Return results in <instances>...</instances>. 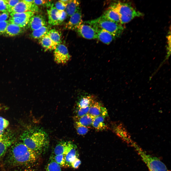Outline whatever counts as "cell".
<instances>
[{
  "label": "cell",
  "mask_w": 171,
  "mask_h": 171,
  "mask_svg": "<svg viewBox=\"0 0 171 171\" xmlns=\"http://www.w3.org/2000/svg\"><path fill=\"white\" fill-rule=\"evenodd\" d=\"M39 156L21 141L15 142L4 157L3 163L9 169L31 167L38 160Z\"/></svg>",
  "instance_id": "obj_1"
},
{
  "label": "cell",
  "mask_w": 171,
  "mask_h": 171,
  "mask_svg": "<svg viewBox=\"0 0 171 171\" xmlns=\"http://www.w3.org/2000/svg\"><path fill=\"white\" fill-rule=\"evenodd\" d=\"M21 141L39 156L44 152L49 144L48 135L42 129L35 127L25 131L21 135Z\"/></svg>",
  "instance_id": "obj_2"
},
{
  "label": "cell",
  "mask_w": 171,
  "mask_h": 171,
  "mask_svg": "<svg viewBox=\"0 0 171 171\" xmlns=\"http://www.w3.org/2000/svg\"><path fill=\"white\" fill-rule=\"evenodd\" d=\"M85 22V24L89 25L94 28L104 29L112 34L116 38L121 35L124 28L121 24L109 20L103 15L96 19Z\"/></svg>",
  "instance_id": "obj_3"
},
{
  "label": "cell",
  "mask_w": 171,
  "mask_h": 171,
  "mask_svg": "<svg viewBox=\"0 0 171 171\" xmlns=\"http://www.w3.org/2000/svg\"><path fill=\"white\" fill-rule=\"evenodd\" d=\"M111 6L119 14L122 25L128 23L136 17L143 15V13L135 9L129 3L119 2Z\"/></svg>",
  "instance_id": "obj_4"
},
{
  "label": "cell",
  "mask_w": 171,
  "mask_h": 171,
  "mask_svg": "<svg viewBox=\"0 0 171 171\" xmlns=\"http://www.w3.org/2000/svg\"><path fill=\"white\" fill-rule=\"evenodd\" d=\"M131 145L150 171H169L165 165L158 158L147 153L134 142Z\"/></svg>",
  "instance_id": "obj_5"
},
{
  "label": "cell",
  "mask_w": 171,
  "mask_h": 171,
  "mask_svg": "<svg viewBox=\"0 0 171 171\" xmlns=\"http://www.w3.org/2000/svg\"><path fill=\"white\" fill-rule=\"evenodd\" d=\"M54 50V59L57 63L64 64L70 59L71 56L67 47L64 45L60 44L57 46Z\"/></svg>",
  "instance_id": "obj_6"
},
{
  "label": "cell",
  "mask_w": 171,
  "mask_h": 171,
  "mask_svg": "<svg viewBox=\"0 0 171 171\" xmlns=\"http://www.w3.org/2000/svg\"><path fill=\"white\" fill-rule=\"evenodd\" d=\"M39 10L38 6L34 4L28 2L25 0H21L11 9L10 13H21L28 11L35 13L38 12Z\"/></svg>",
  "instance_id": "obj_7"
},
{
  "label": "cell",
  "mask_w": 171,
  "mask_h": 171,
  "mask_svg": "<svg viewBox=\"0 0 171 171\" xmlns=\"http://www.w3.org/2000/svg\"><path fill=\"white\" fill-rule=\"evenodd\" d=\"M15 138L10 133H4L0 138V159L3 158L7 150L15 142Z\"/></svg>",
  "instance_id": "obj_8"
},
{
  "label": "cell",
  "mask_w": 171,
  "mask_h": 171,
  "mask_svg": "<svg viewBox=\"0 0 171 171\" xmlns=\"http://www.w3.org/2000/svg\"><path fill=\"white\" fill-rule=\"evenodd\" d=\"M76 30L79 35L85 38L91 39L97 38L96 30L88 24H82Z\"/></svg>",
  "instance_id": "obj_9"
},
{
  "label": "cell",
  "mask_w": 171,
  "mask_h": 171,
  "mask_svg": "<svg viewBox=\"0 0 171 171\" xmlns=\"http://www.w3.org/2000/svg\"><path fill=\"white\" fill-rule=\"evenodd\" d=\"M70 17L69 21L66 25L65 28L68 29L76 30L83 23L80 9Z\"/></svg>",
  "instance_id": "obj_10"
},
{
  "label": "cell",
  "mask_w": 171,
  "mask_h": 171,
  "mask_svg": "<svg viewBox=\"0 0 171 171\" xmlns=\"http://www.w3.org/2000/svg\"><path fill=\"white\" fill-rule=\"evenodd\" d=\"M88 114L95 117L102 116H108L106 109L101 103L95 101L90 106Z\"/></svg>",
  "instance_id": "obj_11"
},
{
  "label": "cell",
  "mask_w": 171,
  "mask_h": 171,
  "mask_svg": "<svg viewBox=\"0 0 171 171\" xmlns=\"http://www.w3.org/2000/svg\"><path fill=\"white\" fill-rule=\"evenodd\" d=\"M46 22L44 17L42 15H33L30 19L28 24V27L33 31L46 25Z\"/></svg>",
  "instance_id": "obj_12"
},
{
  "label": "cell",
  "mask_w": 171,
  "mask_h": 171,
  "mask_svg": "<svg viewBox=\"0 0 171 171\" xmlns=\"http://www.w3.org/2000/svg\"><path fill=\"white\" fill-rule=\"evenodd\" d=\"M94 28L97 33L96 38L104 43L109 44L117 38L114 35L104 29Z\"/></svg>",
  "instance_id": "obj_13"
},
{
  "label": "cell",
  "mask_w": 171,
  "mask_h": 171,
  "mask_svg": "<svg viewBox=\"0 0 171 171\" xmlns=\"http://www.w3.org/2000/svg\"><path fill=\"white\" fill-rule=\"evenodd\" d=\"M73 143L71 141H62L56 146L54 151L55 155H65L71 149Z\"/></svg>",
  "instance_id": "obj_14"
},
{
  "label": "cell",
  "mask_w": 171,
  "mask_h": 171,
  "mask_svg": "<svg viewBox=\"0 0 171 171\" xmlns=\"http://www.w3.org/2000/svg\"><path fill=\"white\" fill-rule=\"evenodd\" d=\"M48 17V23L50 25H59L58 10L52 4L50 8L47 10Z\"/></svg>",
  "instance_id": "obj_15"
},
{
  "label": "cell",
  "mask_w": 171,
  "mask_h": 171,
  "mask_svg": "<svg viewBox=\"0 0 171 171\" xmlns=\"http://www.w3.org/2000/svg\"><path fill=\"white\" fill-rule=\"evenodd\" d=\"M67 167L71 166V164L79 156L77 147L74 143L69 152L64 155Z\"/></svg>",
  "instance_id": "obj_16"
},
{
  "label": "cell",
  "mask_w": 171,
  "mask_h": 171,
  "mask_svg": "<svg viewBox=\"0 0 171 171\" xmlns=\"http://www.w3.org/2000/svg\"><path fill=\"white\" fill-rule=\"evenodd\" d=\"M95 101V97L92 95H82L77 103V107L79 108L86 107L90 106Z\"/></svg>",
  "instance_id": "obj_17"
},
{
  "label": "cell",
  "mask_w": 171,
  "mask_h": 171,
  "mask_svg": "<svg viewBox=\"0 0 171 171\" xmlns=\"http://www.w3.org/2000/svg\"><path fill=\"white\" fill-rule=\"evenodd\" d=\"M105 117L99 116L95 117L93 122L92 126L98 131H103L109 129L108 125L105 123Z\"/></svg>",
  "instance_id": "obj_18"
},
{
  "label": "cell",
  "mask_w": 171,
  "mask_h": 171,
  "mask_svg": "<svg viewBox=\"0 0 171 171\" xmlns=\"http://www.w3.org/2000/svg\"><path fill=\"white\" fill-rule=\"evenodd\" d=\"M80 4V2L78 0H69L65 11L67 15L71 17L79 10Z\"/></svg>",
  "instance_id": "obj_19"
},
{
  "label": "cell",
  "mask_w": 171,
  "mask_h": 171,
  "mask_svg": "<svg viewBox=\"0 0 171 171\" xmlns=\"http://www.w3.org/2000/svg\"><path fill=\"white\" fill-rule=\"evenodd\" d=\"M22 28L16 24L10 23L7 26L3 34L7 36H16L19 35L23 32Z\"/></svg>",
  "instance_id": "obj_20"
},
{
  "label": "cell",
  "mask_w": 171,
  "mask_h": 171,
  "mask_svg": "<svg viewBox=\"0 0 171 171\" xmlns=\"http://www.w3.org/2000/svg\"><path fill=\"white\" fill-rule=\"evenodd\" d=\"M102 15L109 20L120 24V16L119 14L111 6L106 10Z\"/></svg>",
  "instance_id": "obj_21"
},
{
  "label": "cell",
  "mask_w": 171,
  "mask_h": 171,
  "mask_svg": "<svg viewBox=\"0 0 171 171\" xmlns=\"http://www.w3.org/2000/svg\"><path fill=\"white\" fill-rule=\"evenodd\" d=\"M95 118L87 114L79 117L74 116L73 118L75 122H77L83 126L90 128Z\"/></svg>",
  "instance_id": "obj_22"
},
{
  "label": "cell",
  "mask_w": 171,
  "mask_h": 171,
  "mask_svg": "<svg viewBox=\"0 0 171 171\" xmlns=\"http://www.w3.org/2000/svg\"><path fill=\"white\" fill-rule=\"evenodd\" d=\"M39 42L42 46L46 50L51 51L54 50L57 46L54 44L47 34L39 39Z\"/></svg>",
  "instance_id": "obj_23"
},
{
  "label": "cell",
  "mask_w": 171,
  "mask_h": 171,
  "mask_svg": "<svg viewBox=\"0 0 171 171\" xmlns=\"http://www.w3.org/2000/svg\"><path fill=\"white\" fill-rule=\"evenodd\" d=\"M50 29V26L44 25L38 29L33 31L30 36L33 38L39 39L47 34Z\"/></svg>",
  "instance_id": "obj_24"
},
{
  "label": "cell",
  "mask_w": 171,
  "mask_h": 171,
  "mask_svg": "<svg viewBox=\"0 0 171 171\" xmlns=\"http://www.w3.org/2000/svg\"><path fill=\"white\" fill-rule=\"evenodd\" d=\"M47 34L55 46H57L61 44L62 41L61 34L58 31L55 29H50Z\"/></svg>",
  "instance_id": "obj_25"
},
{
  "label": "cell",
  "mask_w": 171,
  "mask_h": 171,
  "mask_svg": "<svg viewBox=\"0 0 171 171\" xmlns=\"http://www.w3.org/2000/svg\"><path fill=\"white\" fill-rule=\"evenodd\" d=\"M30 19L17 17H10L9 20L10 23L16 24L23 28L28 24Z\"/></svg>",
  "instance_id": "obj_26"
},
{
  "label": "cell",
  "mask_w": 171,
  "mask_h": 171,
  "mask_svg": "<svg viewBox=\"0 0 171 171\" xmlns=\"http://www.w3.org/2000/svg\"><path fill=\"white\" fill-rule=\"evenodd\" d=\"M50 159L45 171H61V167L54 160L52 157Z\"/></svg>",
  "instance_id": "obj_27"
},
{
  "label": "cell",
  "mask_w": 171,
  "mask_h": 171,
  "mask_svg": "<svg viewBox=\"0 0 171 171\" xmlns=\"http://www.w3.org/2000/svg\"><path fill=\"white\" fill-rule=\"evenodd\" d=\"M74 125L77 133L79 135L86 134L89 131L90 128L83 126L76 122H75Z\"/></svg>",
  "instance_id": "obj_28"
},
{
  "label": "cell",
  "mask_w": 171,
  "mask_h": 171,
  "mask_svg": "<svg viewBox=\"0 0 171 171\" xmlns=\"http://www.w3.org/2000/svg\"><path fill=\"white\" fill-rule=\"evenodd\" d=\"M34 12L31 11L21 13L11 12L10 14L11 17L30 19L34 15Z\"/></svg>",
  "instance_id": "obj_29"
},
{
  "label": "cell",
  "mask_w": 171,
  "mask_h": 171,
  "mask_svg": "<svg viewBox=\"0 0 171 171\" xmlns=\"http://www.w3.org/2000/svg\"><path fill=\"white\" fill-rule=\"evenodd\" d=\"M54 161L61 167H66L64 156L63 154L55 155L53 157Z\"/></svg>",
  "instance_id": "obj_30"
},
{
  "label": "cell",
  "mask_w": 171,
  "mask_h": 171,
  "mask_svg": "<svg viewBox=\"0 0 171 171\" xmlns=\"http://www.w3.org/2000/svg\"><path fill=\"white\" fill-rule=\"evenodd\" d=\"M90 106L82 108L77 107L76 115L74 116L79 117L88 114Z\"/></svg>",
  "instance_id": "obj_31"
},
{
  "label": "cell",
  "mask_w": 171,
  "mask_h": 171,
  "mask_svg": "<svg viewBox=\"0 0 171 171\" xmlns=\"http://www.w3.org/2000/svg\"><path fill=\"white\" fill-rule=\"evenodd\" d=\"M11 9L9 7L6 0H0V11L10 13Z\"/></svg>",
  "instance_id": "obj_32"
},
{
  "label": "cell",
  "mask_w": 171,
  "mask_h": 171,
  "mask_svg": "<svg viewBox=\"0 0 171 171\" xmlns=\"http://www.w3.org/2000/svg\"><path fill=\"white\" fill-rule=\"evenodd\" d=\"M9 124V121L5 118L0 116V131L4 132Z\"/></svg>",
  "instance_id": "obj_33"
},
{
  "label": "cell",
  "mask_w": 171,
  "mask_h": 171,
  "mask_svg": "<svg viewBox=\"0 0 171 171\" xmlns=\"http://www.w3.org/2000/svg\"><path fill=\"white\" fill-rule=\"evenodd\" d=\"M10 23L9 20H6L0 22V35L4 34L7 26Z\"/></svg>",
  "instance_id": "obj_34"
},
{
  "label": "cell",
  "mask_w": 171,
  "mask_h": 171,
  "mask_svg": "<svg viewBox=\"0 0 171 171\" xmlns=\"http://www.w3.org/2000/svg\"><path fill=\"white\" fill-rule=\"evenodd\" d=\"M50 0H33V3L37 5H45L48 6H51L52 4H51Z\"/></svg>",
  "instance_id": "obj_35"
},
{
  "label": "cell",
  "mask_w": 171,
  "mask_h": 171,
  "mask_svg": "<svg viewBox=\"0 0 171 171\" xmlns=\"http://www.w3.org/2000/svg\"><path fill=\"white\" fill-rule=\"evenodd\" d=\"M66 6V5L60 0L56 3L54 7L58 10L65 11Z\"/></svg>",
  "instance_id": "obj_36"
},
{
  "label": "cell",
  "mask_w": 171,
  "mask_h": 171,
  "mask_svg": "<svg viewBox=\"0 0 171 171\" xmlns=\"http://www.w3.org/2000/svg\"><path fill=\"white\" fill-rule=\"evenodd\" d=\"M59 24L62 23L66 19L67 14L65 11L58 10Z\"/></svg>",
  "instance_id": "obj_37"
},
{
  "label": "cell",
  "mask_w": 171,
  "mask_h": 171,
  "mask_svg": "<svg viewBox=\"0 0 171 171\" xmlns=\"http://www.w3.org/2000/svg\"><path fill=\"white\" fill-rule=\"evenodd\" d=\"M81 164L80 160L78 158H76L71 164V167L75 169L78 168Z\"/></svg>",
  "instance_id": "obj_38"
},
{
  "label": "cell",
  "mask_w": 171,
  "mask_h": 171,
  "mask_svg": "<svg viewBox=\"0 0 171 171\" xmlns=\"http://www.w3.org/2000/svg\"><path fill=\"white\" fill-rule=\"evenodd\" d=\"M9 13L0 11V22L6 21L9 17Z\"/></svg>",
  "instance_id": "obj_39"
},
{
  "label": "cell",
  "mask_w": 171,
  "mask_h": 171,
  "mask_svg": "<svg viewBox=\"0 0 171 171\" xmlns=\"http://www.w3.org/2000/svg\"><path fill=\"white\" fill-rule=\"evenodd\" d=\"M21 0H6L8 5L11 9L14 7Z\"/></svg>",
  "instance_id": "obj_40"
},
{
  "label": "cell",
  "mask_w": 171,
  "mask_h": 171,
  "mask_svg": "<svg viewBox=\"0 0 171 171\" xmlns=\"http://www.w3.org/2000/svg\"><path fill=\"white\" fill-rule=\"evenodd\" d=\"M8 171H34L31 167L20 168L13 169Z\"/></svg>",
  "instance_id": "obj_41"
},
{
  "label": "cell",
  "mask_w": 171,
  "mask_h": 171,
  "mask_svg": "<svg viewBox=\"0 0 171 171\" xmlns=\"http://www.w3.org/2000/svg\"><path fill=\"white\" fill-rule=\"evenodd\" d=\"M60 0L62 2L66 5L68 2L69 0Z\"/></svg>",
  "instance_id": "obj_42"
},
{
  "label": "cell",
  "mask_w": 171,
  "mask_h": 171,
  "mask_svg": "<svg viewBox=\"0 0 171 171\" xmlns=\"http://www.w3.org/2000/svg\"><path fill=\"white\" fill-rule=\"evenodd\" d=\"M4 133V132L0 131V138L3 135Z\"/></svg>",
  "instance_id": "obj_43"
},
{
  "label": "cell",
  "mask_w": 171,
  "mask_h": 171,
  "mask_svg": "<svg viewBox=\"0 0 171 171\" xmlns=\"http://www.w3.org/2000/svg\"><path fill=\"white\" fill-rule=\"evenodd\" d=\"M25 0L27 2H28L32 3H33V0Z\"/></svg>",
  "instance_id": "obj_44"
}]
</instances>
